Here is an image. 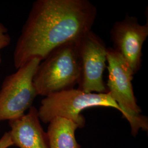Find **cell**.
<instances>
[{"mask_svg":"<svg viewBox=\"0 0 148 148\" xmlns=\"http://www.w3.org/2000/svg\"><path fill=\"white\" fill-rule=\"evenodd\" d=\"M104 106L115 108L122 113L121 109L108 93H85L77 89L57 92L45 97L38 110L40 121L47 123L56 117H63L75 122L79 128L84 127V109Z\"/></svg>","mask_w":148,"mask_h":148,"instance_id":"cell-4","label":"cell"},{"mask_svg":"<svg viewBox=\"0 0 148 148\" xmlns=\"http://www.w3.org/2000/svg\"><path fill=\"white\" fill-rule=\"evenodd\" d=\"M41 60L33 58L7 76L0 89V122L25 114L38 95L33 79Z\"/></svg>","mask_w":148,"mask_h":148,"instance_id":"cell-5","label":"cell"},{"mask_svg":"<svg viewBox=\"0 0 148 148\" xmlns=\"http://www.w3.org/2000/svg\"><path fill=\"white\" fill-rule=\"evenodd\" d=\"M8 32L7 27L0 22V64L2 63L1 51L11 44V37Z\"/></svg>","mask_w":148,"mask_h":148,"instance_id":"cell-10","label":"cell"},{"mask_svg":"<svg viewBox=\"0 0 148 148\" xmlns=\"http://www.w3.org/2000/svg\"><path fill=\"white\" fill-rule=\"evenodd\" d=\"M79 70L75 41L56 48L41 62L33 82L38 95L47 97L53 93L74 89L77 85Z\"/></svg>","mask_w":148,"mask_h":148,"instance_id":"cell-2","label":"cell"},{"mask_svg":"<svg viewBox=\"0 0 148 148\" xmlns=\"http://www.w3.org/2000/svg\"><path fill=\"white\" fill-rule=\"evenodd\" d=\"M148 36V23L142 25L132 16L127 15L111 28L112 48L121 55L134 74L141 68L142 47Z\"/></svg>","mask_w":148,"mask_h":148,"instance_id":"cell-7","label":"cell"},{"mask_svg":"<svg viewBox=\"0 0 148 148\" xmlns=\"http://www.w3.org/2000/svg\"><path fill=\"white\" fill-rule=\"evenodd\" d=\"M8 123L14 145L19 148H50L47 134L41 125L35 106H32L27 114L9 121Z\"/></svg>","mask_w":148,"mask_h":148,"instance_id":"cell-8","label":"cell"},{"mask_svg":"<svg viewBox=\"0 0 148 148\" xmlns=\"http://www.w3.org/2000/svg\"><path fill=\"white\" fill-rule=\"evenodd\" d=\"M79 126L73 121L56 117L49 122L47 134L50 148H81L75 138Z\"/></svg>","mask_w":148,"mask_h":148,"instance_id":"cell-9","label":"cell"},{"mask_svg":"<svg viewBox=\"0 0 148 148\" xmlns=\"http://www.w3.org/2000/svg\"><path fill=\"white\" fill-rule=\"evenodd\" d=\"M13 145H14L10 133H5L0 139V148H8Z\"/></svg>","mask_w":148,"mask_h":148,"instance_id":"cell-11","label":"cell"},{"mask_svg":"<svg viewBox=\"0 0 148 148\" xmlns=\"http://www.w3.org/2000/svg\"><path fill=\"white\" fill-rule=\"evenodd\" d=\"M108 93L121 109L123 117L130 124L131 133L137 136L142 129L148 131L147 117L140 114L133 89L134 73L121 55L112 48L108 47Z\"/></svg>","mask_w":148,"mask_h":148,"instance_id":"cell-3","label":"cell"},{"mask_svg":"<svg viewBox=\"0 0 148 148\" xmlns=\"http://www.w3.org/2000/svg\"><path fill=\"white\" fill-rule=\"evenodd\" d=\"M97 10L88 0H37L32 5L13 53L16 69L42 61L56 48L91 30Z\"/></svg>","mask_w":148,"mask_h":148,"instance_id":"cell-1","label":"cell"},{"mask_svg":"<svg viewBox=\"0 0 148 148\" xmlns=\"http://www.w3.org/2000/svg\"><path fill=\"white\" fill-rule=\"evenodd\" d=\"M79 70L77 90L85 93H106L103 74L108 47L98 35L90 30L75 41Z\"/></svg>","mask_w":148,"mask_h":148,"instance_id":"cell-6","label":"cell"}]
</instances>
